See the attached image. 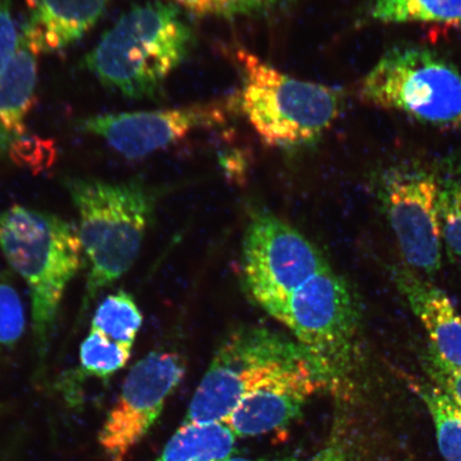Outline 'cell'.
Here are the masks:
<instances>
[{
    "label": "cell",
    "mask_w": 461,
    "mask_h": 461,
    "mask_svg": "<svg viewBox=\"0 0 461 461\" xmlns=\"http://www.w3.org/2000/svg\"><path fill=\"white\" fill-rule=\"evenodd\" d=\"M194 34L169 2L131 7L84 57L83 66L105 88L129 99L158 95L192 51Z\"/></svg>",
    "instance_id": "obj_1"
},
{
    "label": "cell",
    "mask_w": 461,
    "mask_h": 461,
    "mask_svg": "<svg viewBox=\"0 0 461 461\" xmlns=\"http://www.w3.org/2000/svg\"><path fill=\"white\" fill-rule=\"evenodd\" d=\"M0 251L28 287L40 365L68 284L83 264L78 230L51 212L14 205L0 212Z\"/></svg>",
    "instance_id": "obj_2"
},
{
    "label": "cell",
    "mask_w": 461,
    "mask_h": 461,
    "mask_svg": "<svg viewBox=\"0 0 461 461\" xmlns=\"http://www.w3.org/2000/svg\"><path fill=\"white\" fill-rule=\"evenodd\" d=\"M78 214V234L88 264L80 316L103 290L135 264L154 207V194L142 183L95 177L63 180Z\"/></svg>",
    "instance_id": "obj_3"
},
{
    "label": "cell",
    "mask_w": 461,
    "mask_h": 461,
    "mask_svg": "<svg viewBox=\"0 0 461 461\" xmlns=\"http://www.w3.org/2000/svg\"><path fill=\"white\" fill-rule=\"evenodd\" d=\"M236 60L241 86L234 105L268 147L287 152L313 147L343 111L339 86L297 79L244 50Z\"/></svg>",
    "instance_id": "obj_4"
},
{
    "label": "cell",
    "mask_w": 461,
    "mask_h": 461,
    "mask_svg": "<svg viewBox=\"0 0 461 461\" xmlns=\"http://www.w3.org/2000/svg\"><path fill=\"white\" fill-rule=\"evenodd\" d=\"M276 320L308 355L322 389L339 393L353 385L362 361L361 309L330 265L292 293Z\"/></svg>",
    "instance_id": "obj_5"
},
{
    "label": "cell",
    "mask_w": 461,
    "mask_h": 461,
    "mask_svg": "<svg viewBox=\"0 0 461 461\" xmlns=\"http://www.w3.org/2000/svg\"><path fill=\"white\" fill-rule=\"evenodd\" d=\"M304 363L297 342L264 327L239 328L219 346L183 424L224 423L250 392Z\"/></svg>",
    "instance_id": "obj_6"
},
{
    "label": "cell",
    "mask_w": 461,
    "mask_h": 461,
    "mask_svg": "<svg viewBox=\"0 0 461 461\" xmlns=\"http://www.w3.org/2000/svg\"><path fill=\"white\" fill-rule=\"evenodd\" d=\"M363 101L425 124L461 126V73L422 46H396L361 80Z\"/></svg>",
    "instance_id": "obj_7"
},
{
    "label": "cell",
    "mask_w": 461,
    "mask_h": 461,
    "mask_svg": "<svg viewBox=\"0 0 461 461\" xmlns=\"http://www.w3.org/2000/svg\"><path fill=\"white\" fill-rule=\"evenodd\" d=\"M328 265L305 236L278 217L261 212L247 228L241 278L248 295L274 319L291 294Z\"/></svg>",
    "instance_id": "obj_8"
},
{
    "label": "cell",
    "mask_w": 461,
    "mask_h": 461,
    "mask_svg": "<svg viewBox=\"0 0 461 461\" xmlns=\"http://www.w3.org/2000/svg\"><path fill=\"white\" fill-rule=\"evenodd\" d=\"M377 197L406 263L432 275L441 267L439 173L417 163L390 166L377 178Z\"/></svg>",
    "instance_id": "obj_9"
},
{
    "label": "cell",
    "mask_w": 461,
    "mask_h": 461,
    "mask_svg": "<svg viewBox=\"0 0 461 461\" xmlns=\"http://www.w3.org/2000/svg\"><path fill=\"white\" fill-rule=\"evenodd\" d=\"M185 373V360L171 351H152L132 366L99 434L107 461L128 458L157 422Z\"/></svg>",
    "instance_id": "obj_10"
},
{
    "label": "cell",
    "mask_w": 461,
    "mask_h": 461,
    "mask_svg": "<svg viewBox=\"0 0 461 461\" xmlns=\"http://www.w3.org/2000/svg\"><path fill=\"white\" fill-rule=\"evenodd\" d=\"M226 104L194 105L134 113L86 115L75 122L84 134L102 138L115 152L137 159L183 140L193 131L227 122Z\"/></svg>",
    "instance_id": "obj_11"
},
{
    "label": "cell",
    "mask_w": 461,
    "mask_h": 461,
    "mask_svg": "<svg viewBox=\"0 0 461 461\" xmlns=\"http://www.w3.org/2000/svg\"><path fill=\"white\" fill-rule=\"evenodd\" d=\"M321 389L313 366L304 363L250 392L224 424L236 438L261 436L284 429L299 417L310 397Z\"/></svg>",
    "instance_id": "obj_12"
},
{
    "label": "cell",
    "mask_w": 461,
    "mask_h": 461,
    "mask_svg": "<svg viewBox=\"0 0 461 461\" xmlns=\"http://www.w3.org/2000/svg\"><path fill=\"white\" fill-rule=\"evenodd\" d=\"M21 38L34 54H54L77 44L105 14L112 0H25Z\"/></svg>",
    "instance_id": "obj_13"
},
{
    "label": "cell",
    "mask_w": 461,
    "mask_h": 461,
    "mask_svg": "<svg viewBox=\"0 0 461 461\" xmlns=\"http://www.w3.org/2000/svg\"><path fill=\"white\" fill-rule=\"evenodd\" d=\"M393 279L443 360L461 368V316L439 288L409 267L393 269Z\"/></svg>",
    "instance_id": "obj_14"
},
{
    "label": "cell",
    "mask_w": 461,
    "mask_h": 461,
    "mask_svg": "<svg viewBox=\"0 0 461 461\" xmlns=\"http://www.w3.org/2000/svg\"><path fill=\"white\" fill-rule=\"evenodd\" d=\"M38 57L20 34L19 48L0 71V158L27 135L26 121L36 102Z\"/></svg>",
    "instance_id": "obj_15"
},
{
    "label": "cell",
    "mask_w": 461,
    "mask_h": 461,
    "mask_svg": "<svg viewBox=\"0 0 461 461\" xmlns=\"http://www.w3.org/2000/svg\"><path fill=\"white\" fill-rule=\"evenodd\" d=\"M236 436L224 423L182 424L155 461H224Z\"/></svg>",
    "instance_id": "obj_16"
},
{
    "label": "cell",
    "mask_w": 461,
    "mask_h": 461,
    "mask_svg": "<svg viewBox=\"0 0 461 461\" xmlns=\"http://www.w3.org/2000/svg\"><path fill=\"white\" fill-rule=\"evenodd\" d=\"M366 17L378 24H461V0H370Z\"/></svg>",
    "instance_id": "obj_17"
},
{
    "label": "cell",
    "mask_w": 461,
    "mask_h": 461,
    "mask_svg": "<svg viewBox=\"0 0 461 461\" xmlns=\"http://www.w3.org/2000/svg\"><path fill=\"white\" fill-rule=\"evenodd\" d=\"M142 321L143 317L135 299L129 293L118 291L109 294L97 305L90 330L99 331L113 342L132 349Z\"/></svg>",
    "instance_id": "obj_18"
},
{
    "label": "cell",
    "mask_w": 461,
    "mask_h": 461,
    "mask_svg": "<svg viewBox=\"0 0 461 461\" xmlns=\"http://www.w3.org/2000/svg\"><path fill=\"white\" fill-rule=\"evenodd\" d=\"M417 390L435 424L438 447L446 461H461V409L435 385H419Z\"/></svg>",
    "instance_id": "obj_19"
},
{
    "label": "cell",
    "mask_w": 461,
    "mask_h": 461,
    "mask_svg": "<svg viewBox=\"0 0 461 461\" xmlns=\"http://www.w3.org/2000/svg\"><path fill=\"white\" fill-rule=\"evenodd\" d=\"M199 17L235 20L268 17L290 9L299 0H169Z\"/></svg>",
    "instance_id": "obj_20"
},
{
    "label": "cell",
    "mask_w": 461,
    "mask_h": 461,
    "mask_svg": "<svg viewBox=\"0 0 461 461\" xmlns=\"http://www.w3.org/2000/svg\"><path fill=\"white\" fill-rule=\"evenodd\" d=\"M438 173L442 240L461 258V159L448 161Z\"/></svg>",
    "instance_id": "obj_21"
},
{
    "label": "cell",
    "mask_w": 461,
    "mask_h": 461,
    "mask_svg": "<svg viewBox=\"0 0 461 461\" xmlns=\"http://www.w3.org/2000/svg\"><path fill=\"white\" fill-rule=\"evenodd\" d=\"M131 355V348L113 342L99 331L90 330L80 345V367L89 376L107 378L128 365Z\"/></svg>",
    "instance_id": "obj_22"
},
{
    "label": "cell",
    "mask_w": 461,
    "mask_h": 461,
    "mask_svg": "<svg viewBox=\"0 0 461 461\" xmlns=\"http://www.w3.org/2000/svg\"><path fill=\"white\" fill-rule=\"evenodd\" d=\"M24 304L9 275L0 273V356L15 348L24 336Z\"/></svg>",
    "instance_id": "obj_23"
},
{
    "label": "cell",
    "mask_w": 461,
    "mask_h": 461,
    "mask_svg": "<svg viewBox=\"0 0 461 461\" xmlns=\"http://www.w3.org/2000/svg\"><path fill=\"white\" fill-rule=\"evenodd\" d=\"M8 157L16 165L32 171H42L54 164L57 149L53 141L27 134L11 146Z\"/></svg>",
    "instance_id": "obj_24"
},
{
    "label": "cell",
    "mask_w": 461,
    "mask_h": 461,
    "mask_svg": "<svg viewBox=\"0 0 461 461\" xmlns=\"http://www.w3.org/2000/svg\"><path fill=\"white\" fill-rule=\"evenodd\" d=\"M425 367L436 387L441 389L461 409V368L443 360L429 345Z\"/></svg>",
    "instance_id": "obj_25"
},
{
    "label": "cell",
    "mask_w": 461,
    "mask_h": 461,
    "mask_svg": "<svg viewBox=\"0 0 461 461\" xmlns=\"http://www.w3.org/2000/svg\"><path fill=\"white\" fill-rule=\"evenodd\" d=\"M11 0H0V71L7 65L20 44Z\"/></svg>",
    "instance_id": "obj_26"
},
{
    "label": "cell",
    "mask_w": 461,
    "mask_h": 461,
    "mask_svg": "<svg viewBox=\"0 0 461 461\" xmlns=\"http://www.w3.org/2000/svg\"><path fill=\"white\" fill-rule=\"evenodd\" d=\"M221 163L224 168L230 173V176L240 175L246 168V160L240 153L224 155Z\"/></svg>",
    "instance_id": "obj_27"
},
{
    "label": "cell",
    "mask_w": 461,
    "mask_h": 461,
    "mask_svg": "<svg viewBox=\"0 0 461 461\" xmlns=\"http://www.w3.org/2000/svg\"><path fill=\"white\" fill-rule=\"evenodd\" d=\"M313 461H349L346 455L338 447H327L317 454Z\"/></svg>",
    "instance_id": "obj_28"
},
{
    "label": "cell",
    "mask_w": 461,
    "mask_h": 461,
    "mask_svg": "<svg viewBox=\"0 0 461 461\" xmlns=\"http://www.w3.org/2000/svg\"><path fill=\"white\" fill-rule=\"evenodd\" d=\"M224 461H298L297 459H294L291 457H284V458H258V459H251V458H240V457H230Z\"/></svg>",
    "instance_id": "obj_29"
}]
</instances>
